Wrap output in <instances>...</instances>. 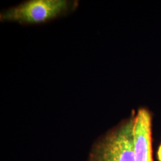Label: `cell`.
Here are the masks:
<instances>
[{
    "instance_id": "1",
    "label": "cell",
    "mask_w": 161,
    "mask_h": 161,
    "mask_svg": "<svg viewBox=\"0 0 161 161\" xmlns=\"http://www.w3.org/2000/svg\"><path fill=\"white\" fill-rule=\"evenodd\" d=\"M134 116L108 132L93 146L89 161H136Z\"/></svg>"
},
{
    "instance_id": "2",
    "label": "cell",
    "mask_w": 161,
    "mask_h": 161,
    "mask_svg": "<svg viewBox=\"0 0 161 161\" xmlns=\"http://www.w3.org/2000/svg\"><path fill=\"white\" fill-rule=\"evenodd\" d=\"M66 0H30L0 14L1 22L34 24L46 22L69 10Z\"/></svg>"
},
{
    "instance_id": "3",
    "label": "cell",
    "mask_w": 161,
    "mask_h": 161,
    "mask_svg": "<svg viewBox=\"0 0 161 161\" xmlns=\"http://www.w3.org/2000/svg\"><path fill=\"white\" fill-rule=\"evenodd\" d=\"M152 121L150 112L144 108L138 109L134 116L133 137L136 161H153Z\"/></svg>"
},
{
    "instance_id": "4",
    "label": "cell",
    "mask_w": 161,
    "mask_h": 161,
    "mask_svg": "<svg viewBox=\"0 0 161 161\" xmlns=\"http://www.w3.org/2000/svg\"><path fill=\"white\" fill-rule=\"evenodd\" d=\"M158 158L159 161H161V144L158 151Z\"/></svg>"
}]
</instances>
